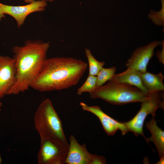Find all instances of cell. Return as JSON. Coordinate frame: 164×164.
Segmentation results:
<instances>
[{
    "label": "cell",
    "mask_w": 164,
    "mask_h": 164,
    "mask_svg": "<svg viewBox=\"0 0 164 164\" xmlns=\"http://www.w3.org/2000/svg\"><path fill=\"white\" fill-rule=\"evenodd\" d=\"M87 66L86 62L72 57L47 59L30 87L42 92L69 88L77 84Z\"/></svg>",
    "instance_id": "obj_1"
},
{
    "label": "cell",
    "mask_w": 164,
    "mask_h": 164,
    "mask_svg": "<svg viewBox=\"0 0 164 164\" xmlns=\"http://www.w3.org/2000/svg\"><path fill=\"white\" fill-rule=\"evenodd\" d=\"M50 43L40 40H27L23 46L12 48L16 69L15 83L7 95H16L29 89L42 70L47 59Z\"/></svg>",
    "instance_id": "obj_2"
},
{
    "label": "cell",
    "mask_w": 164,
    "mask_h": 164,
    "mask_svg": "<svg viewBox=\"0 0 164 164\" xmlns=\"http://www.w3.org/2000/svg\"><path fill=\"white\" fill-rule=\"evenodd\" d=\"M34 123L40 139L52 140L69 147L61 121L50 99H45L39 105L34 114Z\"/></svg>",
    "instance_id": "obj_3"
},
{
    "label": "cell",
    "mask_w": 164,
    "mask_h": 164,
    "mask_svg": "<svg viewBox=\"0 0 164 164\" xmlns=\"http://www.w3.org/2000/svg\"><path fill=\"white\" fill-rule=\"evenodd\" d=\"M148 94L135 86L111 80L89 93L91 98L101 99L111 104L121 105L141 103Z\"/></svg>",
    "instance_id": "obj_4"
},
{
    "label": "cell",
    "mask_w": 164,
    "mask_h": 164,
    "mask_svg": "<svg viewBox=\"0 0 164 164\" xmlns=\"http://www.w3.org/2000/svg\"><path fill=\"white\" fill-rule=\"evenodd\" d=\"M141 103V108L136 115L131 120L123 123L128 131L132 132L136 136L142 135L146 140L143 132L144 122L148 115L155 117L159 108L164 109V93L161 91H149Z\"/></svg>",
    "instance_id": "obj_5"
},
{
    "label": "cell",
    "mask_w": 164,
    "mask_h": 164,
    "mask_svg": "<svg viewBox=\"0 0 164 164\" xmlns=\"http://www.w3.org/2000/svg\"><path fill=\"white\" fill-rule=\"evenodd\" d=\"M40 139V146L37 155L39 164L65 163L68 147L52 140Z\"/></svg>",
    "instance_id": "obj_6"
},
{
    "label": "cell",
    "mask_w": 164,
    "mask_h": 164,
    "mask_svg": "<svg viewBox=\"0 0 164 164\" xmlns=\"http://www.w3.org/2000/svg\"><path fill=\"white\" fill-rule=\"evenodd\" d=\"M46 1H34L29 4L22 6H12L0 3V9L5 14L9 15L16 21L19 28L22 26L26 17L30 14L36 12H42L47 6Z\"/></svg>",
    "instance_id": "obj_7"
},
{
    "label": "cell",
    "mask_w": 164,
    "mask_h": 164,
    "mask_svg": "<svg viewBox=\"0 0 164 164\" xmlns=\"http://www.w3.org/2000/svg\"><path fill=\"white\" fill-rule=\"evenodd\" d=\"M162 42L154 41L146 45L137 48L126 63L127 68L136 70L142 73L146 71L149 62L154 55V50Z\"/></svg>",
    "instance_id": "obj_8"
},
{
    "label": "cell",
    "mask_w": 164,
    "mask_h": 164,
    "mask_svg": "<svg viewBox=\"0 0 164 164\" xmlns=\"http://www.w3.org/2000/svg\"><path fill=\"white\" fill-rule=\"evenodd\" d=\"M16 79L15 59L8 56H0V99L7 95Z\"/></svg>",
    "instance_id": "obj_9"
},
{
    "label": "cell",
    "mask_w": 164,
    "mask_h": 164,
    "mask_svg": "<svg viewBox=\"0 0 164 164\" xmlns=\"http://www.w3.org/2000/svg\"><path fill=\"white\" fill-rule=\"evenodd\" d=\"M80 105L83 110L93 114L99 118L108 135H114L118 129L120 130L123 135L128 132L123 122L118 121L108 115L101 110L100 107L89 106L83 102H80Z\"/></svg>",
    "instance_id": "obj_10"
},
{
    "label": "cell",
    "mask_w": 164,
    "mask_h": 164,
    "mask_svg": "<svg viewBox=\"0 0 164 164\" xmlns=\"http://www.w3.org/2000/svg\"><path fill=\"white\" fill-rule=\"evenodd\" d=\"M70 143L65 163L67 164H91L93 154L87 149L85 144L80 145L75 137L71 135Z\"/></svg>",
    "instance_id": "obj_11"
},
{
    "label": "cell",
    "mask_w": 164,
    "mask_h": 164,
    "mask_svg": "<svg viewBox=\"0 0 164 164\" xmlns=\"http://www.w3.org/2000/svg\"><path fill=\"white\" fill-rule=\"evenodd\" d=\"M142 74L141 72L136 70L127 68L124 72L115 74L110 80L135 86L148 94V90L142 83Z\"/></svg>",
    "instance_id": "obj_12"
},
{
    "label": "cell",
    "mask_w": 164,
    "mask_h": 164,
    "mask_svg": "<svg viewBox=\"0 0 164 164\" xmlns=\"http://www.w3.org/2000/svg\"><path fill=\"white\" fill-rule=\"evenodd\" d=\"M145 125L151 135V137L147 138L146 141L154 143L160 158L164 156V132L157 125V121L153 117L146 122Z\"/></svg>",
    "instance_id": "obj_13"
},
{
    "label": "cell",
    "mask_w": 164,
    "mask_h": 164,
    "mask_svg": "<svg viewBox=\"0 0 164 164\" xmlns=\"http://www.w3.org/2000/svg\"><path fill=\"white\" fill-rule=\"evenodd\" d=\"M164 77L161 73L157 74L145 71L142 73L141 79L143 84L149 91H163Z\"/></svg>",
    "instance_id": "obj_14"
},
{
    "label": "cell",
    "mask_w": 164,
    "mask_h": 164,
    "mask_svg": "<svg viewBox=\"0 0 164 164\" xmlns=\"http://www.w3.org/2000/svg\"><path fill=\"white\" fill-rule=\"evenodd\" d=\"M85 52L88 63L89 75L96 76L105 63L104 61L97 60L92 55L90 50L85 48Z\"/></svg>",
    "instance_id": "obj_15"
},
{
    "label": "cell",
    "mask_w": 164,
    "mask_h": 164,
    "mask_svg": "<svg viewBox=\"0 0 164 164\" xmlns=\"http://www.w3.org/2000/svg\"><path fill=\"white\" fill-rule=\"evenodd\" d=\"M116 71V68L115 67L109 68H104L103 67L96 76V87L103 85L107 81L111 80L115 74Z\"/></svg>",
    "instance_id": "obj_16"
},
{
    "label": "cell",
    "mask_w": 164,
    "mask_h": 164,
    "mask_svg": "<svg viewBox=\"0 0 164 164\" xmlns=\"http://www.w3.org/2000/svg\"><path fill=\"white\" fill-rule=\"evenodd\" d=\"M97 83V77L89 75L85 82L77 89V94L81 95L85 92L89 94L96 87Z\"/></svg>",
    "instance_id": "obj_17"
},
{
    "label": "cell",
    "mask_w": 164,
    "mask_h": 164,
    "mask_svg": "<svg viewBox=\"0 0 164 164\" xmlns=\"http://www.w3.org/2000/svg\"><path fill=\"white\" fill-rule=\"evenodd\" d=\"M162 7L161 10L155 12L151 10L148 15V17L152 22L157 26L164 25V0H161Z\"/></svg>",
    "instance_id": "obj_18"
},
{
    "label": "cell",
    "mask_w": 164,
    "mask_h": 164,
    "mask_svg": "<svg viewBox=\"0 0 164 164\" xmlns=\"http://www.w3.org/2000/svg\"><path fill=\"white\" fill-rule=\"evenodd\" d=\"M107 163L105 158L103 156L94 155L91 164H105Z\"/></svg>",
    "instance_id": "obj_19"
},
{
    "label": "cell",
    "mask_w": 164,
    "mask_h": 164,
    "mask_svg": "<svg viewBox=\"0 0 164 164\" xmlns=\"http://www.w3.org/2000/svg\"><path fill=\"white\" fill-rule=\"evenodd\" d=\"M162 49L161 51H158L156 53V56L158 59L159 62L164 64V41H162Z\"/></svg>",
    "instance_id": "obj_20"
},
{
    "label": "cell",
    "mask_w": 164,
    "mask_h": 164,
    "mask_svg": "<svg viewBox=\"0 0 164 164\" xmlns=\"http://www.w3.org/2000/svg\"><path fill=\"white\" fill-rule=\"evenodd\" d=\"M160 160L157 162L156 164H163L164 163V156L159 158Z\"/></svg>",
    "instance_id": "obj_21"
},
{
    "label": "cell",
    "mask_w": 164,
    "mask_h": 164,
    "mask_svg": "<svg viewBox=\"0 0 164 164\" xmlns=\"http://www.w3.org/2000/svg\"><path fill=\"white\" fill-rule=\"evenodd\" d=\"M46 1H49L50 2H52L54 0H43ZM35 0H24V2L26 3H29L35 1Z\"/></svg>",
    "instance_id": "obj_22"
},
{
    "label": "cell",
    "mask_w": 164,
    "mask_h": 164,
    "mask_svg": "<svg viewBox=\"0 0 164 164\" xmlns=\"http://www.w3.org/2000/svg\"><path fill=\"white\" fill-rule=\"evenodd\" d=\"M4 17H5V14L2 13L0 9V21L2 19L4 18Z\"/></svg>",
    "instance_id": "obj_23"
},
{
    "label": "cell",
    "mask_w": 164,
    "mask_h": 164,
    "mask_svg": "<svg viewBox=\"0 0 164 164\" xmlns=\"http://www.w3.org/2000/svg\"><path fill=\"white\" fill-rule=\"evenodd\" d=\"M2 158L1 157V154H0V164H2Z\"/></svg>",
    "instance_id": "obj_24"
},
{
    "label": "cell",
    "mask_w": 164,
    "mask_h": 164,
    "mask_svg": "<svg viewBox=\"0 0 164 164\" xmlns=\"http://www.w3.org/2000/svg\"><path fill=\"white\" fill-rule=\"evenodd\" d=\"M2 102H0V107H2ZM1 111V109L0 108V111Z\"/></svg>",
    "instance_id": "obj_25"
}]
</instances>
